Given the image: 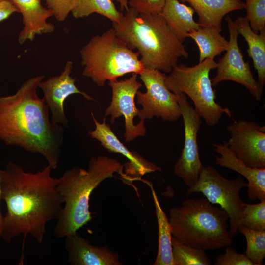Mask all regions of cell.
Instances as JSON below:
<instances>
[{
	"mask_svg": "<svg viewBox=\"0 0 265 265\" xmlns=\"http://www.w3.org/2000/svg\"><path fill=\"white\" fill-rule=\"evenodd\" d=\"M188 2L199 17L201 26H213L221 30V22L228 13L245 8L242 0H178Z\"/></svg>",
	"mask_w": 265,
	"mask_h": 265,
	"instance_id": "obj_19",
	"label": "cell"
},
{
	"mask_svg": "<svg viewBox=\"0 0 265 265\" xmlns=\"http://www.w3.org/2000/svg\"><path fill=\"white\" fill-rule=\"evenodd\" d=\"M245 16L256 33L265 30V0H246Z\"/></svg>",
	"mask_w": 265,
	"mask_h": 265,
	"instance_id": "obj_28",
	"label": "cell"
},
{
	"mask_svg": "<svg viewBox=\"0 0 265 265\" xmlns=\"http://www.w3.org/2000/svg\"><path fill=\"white\" fill-rule=\"evenodd\" d=\"M117 35L132 50L136 49L144 69L169 73L189 53L160 14L140 13L129 7L119 23H112Z\"/></svg>",
	"mask_w": 265,
	"mask_h": 265,
	"instance_id": "obj_3",
	"label": "cell"
},
{
	"mask_svg": "<svg viewBox=\"0 0 265 265\" xmlns=\"http://www.w3.org/2000/svg\"><path fill=\"white\" fill-rule=\"evenodd\" d=\"M65 248L68 262L72 265H120L117 253L107 246L92 245L77 232L67 236Z\"/></svg>",
	"mask_w": 265,
	"mask_h": 265,
	"instance_id": "obj_17",
	"label": "cell"
},
{
	"mask_svg": "<svg viewBox=\"0 0 265 265\" xmlns=\"http://www.w3.org/2000/svg\"><path fill=\"white\" fill-rule=\"evenodd\" d=\"M173 265H210L205 250L185 244L172 236L171 239Z\"/></svg>",
	"mask_w": 265,
	"mask_h": 265,
	"instance_id": "obj_25",
	"label": "cell"
},
{
	"mask_svg": "<svg viewBox=\"0 0 265 265\" xmlns=\"http://www.w3.org/2000/svg\"><path fill=\"white\" fill-rule=\"evenodd\" d=\"M216 66L212 58H207L192 67L177 64L165 78L167 88L175 94L182 93L188 96L207 125L211 127L218 123L223 114L232 117L229 109L215 101L216 92L209 74Z\"/></svg>",
	"mask_w": 265,
	"mask_h": 265,
	"instance_id": "obj_7",
	"label": "cell"
},
{
	"mask_svg": "<svg viewBox=\"0 0 265 265\" xmlns=\"http://www.w3.org/2000/svg\"><path fill=\"white\" fill-rule=\"evenodd\" d=\"M4 175V170H1L0 169V201L1 200V184L3 177ZM3 219L4 216L1 214L0 211V237H1L2 227L3 225Z\"/></svg>",
	"mask_w": 265,
	"mask_h": 265,
	"instance_id": "obj_33",
	"label": "cell"
},
{
	"mask_svg": "<svg viewBox=\"0 0 265 265\" xmlns=\"http://www.w3.org/2000/svg\"><path fill=\"white\" fill-rule=\"evenodd\" d=\"M5 0H0V2L3 1H5Z\"/></svg>",
	"mask_w": 265,
	"mask_h": 265,
	"instance_id": "obj_35",
	"label": "cell"
},
{
	"mask_svg": "<svg viewBox=\"0 0 265 265\" xmlns=\"http://www.w3.org/2000/svg\"><path fill=\"white\" fill-rule=\"evenodd\" d=\"M238 34L246 41L248 48L247 53L253 60L258 73V82L264 86L265 84V30L255 33L250 27L245 16L238 17L234 21Z\"/></svg>",
	"mask_w": 265,
	"mask_h": 265,
	"instance_id": "obj_21",
	"label": "cell"
},
{
	"mask_svg": "<svg viewBox=\"0 0 265 265\" xmlns=\"http://www.w3.org/2000/svg\"><path fill=\"white\" fill-rule=\"evenodd\" d=\"M18 9L23 17L24 27L18 36V42L32 41L36 35L53 32L54 25L47 22L53 16V11L44 7L41 0H9Z\"/></svg>",
	"mask_w": 265,
	"mask_h": 265,
	"instance_id": "obj_18",
	"label": "cell"
},
{
	"mask_svg": "<svg viewBox=\"0 0 265 265\" xmlns=\"http://www.w3.org/2000/svg\"><path fill=\"white\" fill-rule=\"evenodd\" d=\"M45 78L25 81L13 95L0 96V140L42 155L53 169L58 165L64 128L53 122L49 109L37 89Z\"/></svg>",
	"mask_w": 265,
	"mask_h": 265,
	"instance_id": "obj_2",
	"label": "cell"
},
{
	"mask_svg": "<svg viewBox=\"0 0 265 265\" xmlns=\"http://www.w3.org/2000/svg\"><path fill=\"white\" fill-rule=\"evenodd\" d=\"M225 19L230 35L228 47L224 55L217 63V74L211 79L212 85L216 86L225 80L234 81L245 87L254 99L260 101L263 86L254 79L249 62L244 60L238 44V33L233 21L228 16Z\"/></svg>",
	"mask_w": 265,
	"mask_h": 265,
	"instance_id": "obj_12",
	"label": "cell"
},
{
	"mask_svg": "<svg viewBox=\"0 0 265 265\" xmlns=\"http://www.w3.org/2000/svg\"><path fill=\"white\" fill-rule=\"evenodd\" d=\"M212 145L219 155L215 156L217 165L238 173L247 180L248 199L260 201L265 200V168H253L246 165L229 149L225 141Z\"/></svg>",
	"mask_w": 265,
	"mask_h": 265,
	"instance_id": "obj_16",
	"label": "cell"
},
{
	"mask_svg": "<svg viewBox=\"0 0 265 265\" xmlns=\"http://www.w3.org/2000/svg\"><path fill=\"white\" fill-rule=\"evenodd\" d=\"M95 128L89 131L91 137L97 140L106 149L112 153L122 154L129 160L125 166V177L127 179H140L146 174L160 171L161 168L148 161L136 152L130 151L118 139L109 125L106 124V117L99 122L91 113Z\"/></svg>",
	"mask_w": 265,
	"mask_h": 265,
	"instance_id": "obj_15",
	"label": "cell"
},
{
	"mask_svg": "<svg viewBox=\"0 0 265 265\" xmlns=\"http://www.w3.org/2000/svg\"><path fill=\"white\" fill-rule=\"evenodd\" d=\"M184 125V144L174 166V173L189 187L198 181L204 168L201 162L197 143V134L202 117L188 102L184 93L176 94Z\"/></svg>",
	"mask_w": 265,
	"mask_h": 265,
	"instance_id": "obj_10",
	"label": "cell"
},
{
	"mask_svg": "<svg viewBox=\"0 0 265 265\" xmlns=\"http://www.w3.org/2000/svg\"><path fill=\"white\" fill-rule=\"evenodd\" d=\"M169 215L172 236L185 244L206 251L233 243L227 213L205 197L185 200L181 206L171 208Z\"/></svg>",
	"mask_w": 265,
	"mask_h": 265,
	"instance_id": "obj_5",
	"label": "cell"
},
{
	"mask_svg": "<svg viewBox=\"0 0 265 265\" xmlns=\"http://www.w3.org/2000/svg\"><path fill=\"white\" fill-rule=\"evenodd\" d=\"M165 73L158 70L144 69L139 74L146 91H138L137 103L142 108L137 116L140 120L154 117L167 122H175L181 116L178 96L171 91L165 83Z\"/></svg>",
	"mask_w": 265,
	"mask_h": 265,
	"instance_id": "obj_9",
	"label": "cell"
},
{
	"mask_svg": "<svg viewBox=\"0 0 265 265\" xmlns=\"http://www.w3.org/2000/svg\"><path fill=\"white\" fill-rule=\"evenodd\" d=\"M80 54L82 75L99 87L129 73L139 75L144 69L138 53L119 38L113 28L93 36Z\"/></svg>",
	"mask_w": 265,
	"mask_h": 265,
	"instance_id": "obj_6",
	"label": "cell"
},
{
	"mask_svg": "<svg viewBox=\"0 0 265 265\" xmlns=\"http://www.w3.org/2000/svg\"><path fill=\"white\" fill-rule=\"evenodd\" d=\"M214 265H254L245 253H239L235 248L230 246L226 247L224 254L216 257Z\"/></svg>",
	"mask_w": 265,
	"mask_h": 265,
	"instance_id": "obj_29",
	"label": "cell"
},
{
	"mask_svg": "<svg viewBox=\"0 0 265 265\" xmlns=\"http://www.w3.org/2000/svg\"><path fill=\"white\" fill-rule=\"evenodd\" d=\"M151 190L158 226V250L153 265H173L172 252V229L163 211L152 184L147 182Z\"/></svg>",
	"mask_w": 265,
	"mask_h": 265,
	"instance_id": "obj_22",
	"label": "cell"
},
{
	"mask_svg": "<svg viewBox=\"0 0 265 265\" xmlns=\"http://www.w3.org/2000/svg\"><path fill=\"white\" fill-rule=\"evenodd\" d=\"M71 13L75 19L97 13L115 23H119L124 15L117 10L112 0H74Z\"/></svg>",
	"mask_w": 265,
	"mask_h": 265,
	"instance_id": "obj_24",
	"label": "cell"
},
{
	"mask_svg": "<svg viewBox=\"0 0 265 265\" xmlns=\"http://www.w3.org/2000/svg\"><path fill=\"white\" fill-rule=\"evenodd\" d=\"M123 167L116 159L99 156L90 159L87 169L73 167L58 178L63 207L53 230L56 237L74 234L92 219L89 210L91 194L103 181L114 177L115 173L124 178Z\"/></svg>",
	"mask_w": 265,
	"mask_h": 265,
	"instance_id": "obj_4",
	"label": "cell"
},
{
	"mask_svg": "<svg viewBox=\"0 0 265 265\" xmlns=\"http://www.w3.org/2000/svg\"><path fill=\"white\" fill-rule=\"evenodd\" d=\"M247 186V182L242 176L228 179L214 166H204L198 181L187 192V195L201 193L211 204L219 205L229 216V231L233 237L243 219L242 209L245 203L240 197V190Z\"/></svg>",
	"mask_w": 265,
	"mask_h": 265,
	"instance_id": "obj_8",
	"label": "cell"
},
{
	"mask_svg": "<svg viewBox=\"0 0 265 265\" xmlns=\"http://www.w3.org/2000/svg\"><path fill=\"white\" fill-rule=\"evenodd\" d=\"M53 16L60 22L64 21L71 13L74 0H44Z\"/></svg>",
	"mask_w": 265,
	"mask_h": 265,
	"instance_id": "obj_31",
	"label": "cell"
},
{
	"mask_svg": "<svg viewBox=\"0 0 265 265\" xmlns=\"http://www.w3.org/2000/svg\"><path fill=\"white\" fill-rule=\"evenodd\" d=\"M217 28L213 26H201L187 34L197 44L199 50V62L207 58H214L228 48V41Z\"/></svg>",
	"mask_w": 265,
	"mask_h": 265,
	"instance_id": "obj_23",
	"label": "cell"
},
{
	"mask_svg": "<svg viewBox=\"0 0 265 265\" xmlns=\"http://www.w3.org/2000/svg\"><path fill=\"white\" fill-rule=\"evenodd\" d=\"M242 213L241 226L255 230H265V200L257 204L245 203Z\"/></svg>",
	"mask_w": 265,
	"mask_h": 265,
	"instance_id": "obj_27",
	"label": "cell"
},
{
	"mask_svg": "<svg viewBox=\"0 0 265 265\" xmlns=\"http://www.w3.org/2000/svg\"><path fill=\"white\" fill-rule=\"evenodd\" d=\"M238 232L243 234L246 238L245 255L254 265H262L265 257V230H255L240 226Z\"/></svg>",
	"mask_w": 265,
	"mask_h": 265,
	"instance_id": "obj_26",
	"label": "cell"
},
{
	"mask_svg": "<svg viewBox=\"0 0 265 265\" xmlns=\"http://www.w3.org/2000/svg\"><path fill=\"white\" fill-rule=\"evenodd\" d=\"M113 1H117L120 5V10L121 11L127 10L129 8L128 1L129 0H112Z\"/></svg>",
	"mask_w": 265,
	"mask_h": 265,
	"instance_id": "obj_34",
	"label": "cell"
},
{
	"mask_svg": "<svg viewBox=\"0 0 265 265\" xmlns=\"http://www.w3.org/2000/svg\"><path fill=\"white\" fill-rule=\"evenodd\" d=\"M166 0H129V7L133 8L140 13L160 14Z\"/></svg>",
	"mask_w": 265,
	"mask_h": 265,
	"instance_id": "obj_30",
	"label": "cell"
},
{
	"mask_svg": "<svg viewBox=\"0 0 265 265\" xmlns=\"http://www.w3.org/2000/svg\"><path fill=\"white\" fill-rule=\"evenodd\" d=\"M194 12L191 6L178 0H166L160 14L174 34L183 43L189 32L201 26L194 19Z\"/></svg>",
	"mask_w": 265,
	"mask_h": 265,
	"instance_id": "obj_20",
	"label": "cell"
},
{
	"mask_svg": "<svg viewBox=\"0 0 265 265\" xmlns=\"http://www.w3.org/2000/svg\"><path fill=\"white\" fill-rule=\"evenodd\" d=\"M227 130L230 135L227 144L236 156L249 167L265 168V126L239 119Z\"/></svg>",
	"mask_w": 265,
	"mask_h": 265,
	"instance_id": "obj_13",
	"label": "cell"
},
{
	"mask_svg": "<svg viewBox=\"0 0 265 265\" xmlns=\"http://www.w3.org/2000/svg\"><path fill=\"white\" fill-rule=\"evenodd\" d=\"M73 62H66L64 69L58 76H53L40 82L39 88L43 92V99L51 113V121L63 127L68 126L69 121L65 115L64 104L66 99L75 94L82 95L88 100L94 98L87 93L81 91L75 85V79L70 74Z\"/></svg>",
	"mask_w": 265,
	"mask_h": 265,
	"instance_id": "obj_14",
	"label": "cell"
},
{
	"mask_svg": "<svg viewBox=\"0 0 265 265\" xmlns=\"http://www.w3.org/2000/svg\"><path fill=\"white\" fill-rule=\"evenodd\" d=\"M137 76L136 73H132L128 79L110 81L108 83L112 90V99L105 110V117L110 115L111 124L120 117H124V137L127 142L144 136L146 133L145 120H140L137 124L134 123V118L137 116L139 111L136 106L135 98L139 89L142 87V84L137 80Z\"/></svg>",
	"mask_w": 265,
	"mask_h": 265,
	"instance_id": "obj_11",
	"label": "cell"
},
{
	"mask_svg": "<svg viewBox=\"0 0 265 265\" xmlns=\"http://www.w3.org/2000/svg\"><path fill=\"white\" fill-rule=\"evenodd\" d=\"M52 170L48 164L33 173L12 162L7 164L1 184V199L7 209L1 237L6 243L20 235L24 240L30 235L42 243L47 223L58 219L63 200Z\"/></svg>",
	"mask_w": 265,
	"mask_h": 265,
	"instance_id": "obj_1",
	"label": "cell"
},
{
	"mask_svg": "<svg viewBox=\"0 0 265 265\" xmlns=\"http://www.w3.org/2000/svg\"><path fill=\"white\" fill-rule=\"evenodd\" d=\"M15 12L19 11L9 0L0 2V22L7 19Z\"/></svg>",
	"mask_w": 265,
	"mask_h": 265,
	"instance_id": "obj_32",
	"label": "cell"
}]
</instances>
